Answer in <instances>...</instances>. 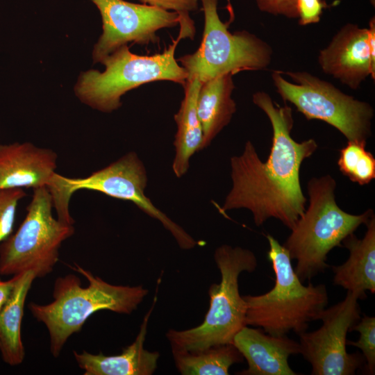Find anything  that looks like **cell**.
Wrapping results in <instances>:
<instances>
[{
    "mask_svg": "<svg viewBox=\"0 0 375 375\" xmlns=\"http://www.w3.org/2000/svg\"><path fill=\"white\" fill-rule=\"evenodd\" d=\"M253 102L272 124L270 152L262 161L248 140L242 153L231 158L232 187L221 210L245 208L251 212L258 226L275 218L291 230L306 210L301 166L318 146L313 139L299 142L292 138L294 120L290 107L278 105L265 92L254 93Z\"/></svg>",
    "mask_w": 375,
    "mask_h": 375,
    "instance_id": "cell-1",
    "label": "cell"
},
{
    "mask_svg": "<svg viewBox=\"0 0 375 375\" xmlns=\"http://www.w3.org/2000/svg\"><path fill=\"white\" fill-rule=\"evenodd\" d=\"M71 268L88 280L87 287H83L74 274L59 276L54 283L53 301L44 305L32 302L28 306L32 315L47 327L54 357L59 356L68 338L79 332L94 313L110 310L131 314L149 292L142 285L109 283L76 264Z\"/></svg>",
    "mask_w": 375,
    "mask_h": 375,
    "instance_id": "cell-2",
    "label": "cell"
},
{
    "mask_svg": "<svg viewBox=\"0 0 375 375\" xmlns=\"http://www.w3.org/2000/svg\"><path fill=\"white\" fill-rule=\"evenodd\" d=\"M335 188L336 181L329 174L308 181V206L283 244L291 260H297L294 269L301 282L329 267L328 253L374 215L372 209L360 215L344 211L336 203Z\"/></svg>",
    "mask_w": 375,
    "mask_h": 375,
    "instance_id": "cell-3",
    "label": "cell"
},
{
    "mask_svg": "<svg viewBox=\"0 0 375 375\" xmlns=\"http://www.w3.org/2000/svg\"><path fill=\"white\" fill-rule=\"evenodd\" d=\"M266 238L275 283L265 294L242 296L247 305L246 324L274 336L286 335L290 331L299 335L307 331L310 322L319 320L327 307V289L324 284L303 285L285 247L272 235Z\"/></svg>",
    "mask_w": 375,
    "mask_h": 375,
    "instance_id": "cell-4",
    "label": "cell"
},
{
    "mask_svg": "<svg viewBox=\"0 0 375 375\" xmlns=\"http://www.w3.org/2000/svg\"><path fill=\"white\" fill-rule=\"evenodd\" d=\"M221 274L219 283L208 289L209 308L202 323L194 328L166 333L172 349L194 351L232 343L246 324L247 305L239 292V276L257 267L255 254L249 249L222 244L214 253Z\"/></svg>",
    "mask_w": 375,
    "mask_h": 375,
    "instance_id": "cell-5",
    "label": "cell"
},
{
    "mask_svg": "<svg viewBox=\"0 0 375 375\" xmlns=\"http://www.w3.org/2000/svg\"><path fill=\"white\" fill-rule=\"evenodd\" d=\"M182 38L178 34L162 53L151 56L135 54L127 45L118 48L101 62L106 67L103 72L90 69L80 75L74 88L76 95L91 108L110 112L122 106L123 94L143 84L169 81L183 86L188 74L175 58Z\"/></svg>",
    "mask_w": 375,
    "mask_h": 375,
    "instance_id": "cell-6",
    "label": "cell"
},
{
    "mask_svg": "<svg viewBox=\"0 0 375 375\" xmlns=\"http://www.w3.org/2000/svg\"><path fill=\"white\" fill-rule=\"evenodd\" d=\"M148 176L146 167L135 151H130L108 166L84 178H69L57 174L49 191L60 222L74 225L69 210L72 194L80 190H94L110 197L133 203L148 216L159 221L183 250L193 249L197 242L158 208L145 194Z\"/></svg>",
    "mask_w": 375,
    "mask_h": 375,
    "instance_id": "cell-7",
    "label": "cell"
},
{
    "mask_svg": "<svg viewBox=\"0 0 375 375\" xmlns=\"http://www.w3.org/2000/svg\"><path fill=\"white\" fill-rule=\"evenodd\" d=\"M204 15L201 44L196 51L177 61L187 72V80L201 83L217 76L242 71L260 70L272 60V49L257 36L246 31L231 33L217 12V0H200Z\"/></svg>",
    "mask_w": 375,
    "mask_h": 375,
    "instance_id": "cell-8",
    "label": "cell"
},
{
    "mask_svg": "<svg viewBox=\"0 0 375 375\" xmlns=\"http://www.w3.org/2000/svg\"><path fill=\"white\" fill-rule=\"evenodd\" d=\"M53 202L46 187L33 189L27 213L17 231L0 244V274L32 271L37 278L50 274L59 259L62 242L75 231L74 225L53 217Z\"/></svg>",
    "mask_w": 375,
    "mask_h": 375,
    "instance_id": "cell-9",
    "label": "cell"
},
{
    "mask_svg": "<svg viewBox=\"0 0 375 375\" xmlns=\"http://www.w3.org/2000/svg\"><path fill=\"white\" fill-rule=\"evenodd\" d=\"M272 78L277 92L307 119H319L338 129L348 141L367 142L371 135L374 109L367 102L347 95L328 82L305 72H283Z\"/></svg>",
    "mask_w": 375,
    "mask_h": 375,
    "instance_id": "cell-10",
    "label": "cell"
},
{
    "mask_svg": "<svg viewBox=\"0 0 375 375\" xmlns=\"http://www.w3.org/2000/svg\"><path fill=\"white\" fill-rule=\"evenodd\" d=\"M359 296L347 291L345 298L326 308L316 331L299 334L300 354L312 367V375H353L365 362L359 353L347 351V335L361 318Z\"/></svg>",
    "mask_w": 375,
    "mask_h": 375,
    "instance_id": "cell-11",
    "label": "cell"
},
{
    "mask_svg": "<svg viewBox=\"0 0 375 375\" xmlns=\"http://www.w3.org/2000/svg\"><path fill=\"white\" fill-rule=\"evenodd\" d=\"M99 10L103 33L94 47V62L128 42L156 43L157 31L179 24L180 15L154 6L125 0H90Z\"/></svg>",
    "mask_w": 375,
    "mask_h": 375,
    "instance_id": "cell-12",
    "label": "cell"
},
{
    "mask_svg": "<svg viewBox=\"0 0 375 375\" xmlns=\"http://www.w3.org/2000/svg\"><path fill=\"white\" fill-rule=\"evenodd\" d=\"M374 19L368 28L347 24L320 51L319 64L326 74L352 89H357L369 75L374 79Z\"/></svg>",
    "mask_w": 375,
    "mask_h": 375,
    "instance_id": "cell-13",
    "label": "cell"
},
{
    "mask_svg": "<svg viewBox=\"0 0 375 375\" xmlns=\"http://www.w3.org/2000/svg\"><path fill=\"white\" fill-rule=\"evenodd\" d=\"M57 153L31 142L0 144V189L50 188L57 173Z\"/></svg>",
    "mask_w": 375,
    "mask_h": 375,
    "instance_id": "cell-14",
    "label": "cell"
},
{
    "mask_svg": "<svg viewBox=\"0 0 375 375\" xmlns=\"http://www.w3.org/2000/svg\"><path fill=\"white\" fill-rule=\"evenodd\" d=\"M247 360V369L239 375H297L288 359L291 355L300 353V344L287 335L274 336L262 328H241L233 342Z\"/></svg>",
    "mask_w": 375,
    "mask_h": 375,
    "instance_id": "cell-15",
    "label": "cell"
},
{
    "mask_svg": "<svg viewBox=\"0 0 375 375\" xmlns=\"http://www.w3.org/2000/svg\"><path fill=\"white\" fill-rule=\"evenodd\" d=\"M145 315L134 342L118 355L92 354L86 351H73L78 367L85 375H151L156 368L159 353L144 347L149 319L156 301Z\"/></svg>",
    "mask_w": 375,
    "mask_h": 375,
    "instance_id": "cell-16",
    "label": "cell"
},
{
    "mask_svg": "<svg viewBox=\"0 0 375 375\" xmlns=\"http://www.w3.org/2000/svg\"><path fill=\"white\" fill-rule=\"evenodd\" d=\"M367 231L362 239L354 233L342 241L349 256L343 264L332 266L333 282L347 291L356 293L359 299L367 298L366 291L375 292V216L365 224Z\"/></svg>",
    "mask_w": 375,
    "mask_h": 375,
    "instance_id": "cell-17",
    "label": "cell"
},
{
    "mask_svg": "<svg viewBox=\"0 0 375 375\" xmlns=\"http://www.w3.org/2000/svg\"><path fill=\"white\" fill-rule=\"evenodd\" d=\"M233 74H226L201 83L197 101L203 140L200 151L206 149L231 122L236 111L232 98Z\"/></svg>",
    "mask_w": 375,
    "mask_h": 375,
    "instance_id": "cell-18",
    "label": "cell"
},
{
    "mask_svg": "<svg viewBox=\"0 0 375 375\" xmlns=\"http://www.w3.org/2000/svg\"><path fill=\"white\" fill-rule=\"evenodd\" d=\"M201 85V82L197 78L186 81L183 85L184 98L174 117L176 133L174 141L175 155L172 170L178 178L187 173L191 157L200 151L202 143L203 132L197 108Z\"/></svg>",
    "mask_w": 375,
    "mask_h": 375,
    "instance_id": "cell-19",
    "label": "cell"
},
{
    "mask_svg": "<svg viewBox=\"0 0 375 375\" xmlns=\"http://www.w3.org/2000/svg\"><path fill=\"white\" fill-rule=\"evenodd\" d=\"M35 278L32 271L22 273L10 298L0 310V352L3 362L10 366L21 364L25 357L22 321L25 301Z\"/></svg>",
    "mask_w": 375,
    "mask_h": 375,
    "instance_id": "cell-20",
    "label": "cell"
},
{
    "mask_svg": "<svg viewBox=\"0 0 375 375\" xmlns=\"http://www.w3.org/2000/svg\"><path fill=\"white\" fill-rule=\"evenodd\" d=\"M177 370L183 375H228L244 358L233 343L185 351L172 349Z\"/></svg>",
    "mask_w": 375,
    "mask_h": 375,
    "instance_id": "cell-21",
    "label": "cell"
},
{
    "mask_svg": "<svg viewBox=\"0 0 375 375\" xmlns=\"http://www.w3.org/2000/svg\"><path fill=\"white\" fill-rule=\"evenodd\" d=\"M367 142L348 141L340 150L338 166L342 174L360 185L375 178V158L366 149Z\"/></svg>",
    "mask_w": 375,
    "mask_h": 375,
    "instance_id": "cell-22",
    "label": "cell"
},
{
    "mask_svg": "<svg viewBox=\"0 0 375 375\" xmlns=\"http://www.w3.org/2000/svg\"><path fill=\"white\" fill-rule=\"evenodd\" d=\"M360 333L358 341H347V345L360 349L366 362V370L369 374H375V317L364 315L354 324L351 331Z\"/></svg>",
    "mask_w": 375,
    "mask_h": 375,
    "instance_id": "cell-23",
    "label": "cell"
},
{
    "mask_svg": "<svg viewBox=\"0 0 375 375\" xmlns=\"http://www.w3.org/2000/svg\"><path fill=\"white\" fill-rule=\"evenodd\" d=\"M26 195L22 188L0 189V244L11 235L17 206Z\"/></svg>",
    "mask_w": 375,
    "mask_h": 375,
    "instance_id": "cell-24",
    "label": "cell"
},
{
    "mask_svg": "<svg viewBox=\"0 0 375 375\" xmlns=\"http://www.w3.org/2000/svg\"><path fill=\"white\" fill-rule=\"evenodd\" d=\"M326 4L322 0H297V9L299 24L308 25L317 23Z\"/></svg>",
    "mask_w": 375,
    "mask_h": 375,
    "instance_id": "cell-25",
    "label": "cell"
},
{
    "mask_svg": "<svg viewBox=\"0 0 375 375\" xmlns=\"http://www.w3.org/2000/svg\"><path fill=\"white\" fill-rule=\"evenodd\" d=\"M259 8L272 14L298 17L297 0H256Z\"/></svg>",
    "mask_w": 375,
    "mask_h": 375,
    "instance_id": "cell-26",
    "label": "cell"
},
{
    "mask_svg": "<svg viewBox=\"0 0 375 375\" xmlns=\"http://www.w3.org/2000/svg\"><path fill=\"white\" fill-rule=\"evenodd\" d=\"M143 4L154 6L178 14L196 10L200 0H138Z\"/></svg>",
    "mask_w": 375,
    "mask_h": 375,
    "instance_id": "cell-27",
    "label": "cell"
},
{
    "mask_svg": "<svg viewBox=\"0 0 375 375\" xmlns=\"http://www.w3.org/2000/svg\"><path fill=\"white\" fill-rule=\"evenodd\" d=\"M21 274L14 275L8 281L0 280V310L10 298Z\"/></svg>",
    "mask_w": 375,
    "mask_h": 375,
    "instance_id": "cell-28",
    "label": "cell"
}]
</instances>
